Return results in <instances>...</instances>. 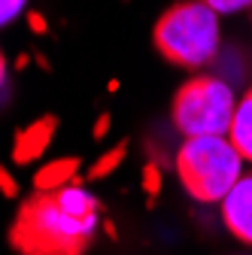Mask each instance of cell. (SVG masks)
<instances>
[{
  "mask_svg": "<svg viewBox=\"0 0 252 255\" xmlns=\"http://www.w3.org/2000/svg\"><path fill=\"white\" fill-rule=\"evenodd\" d=\"M101 201L76 182L37 188L21 201L9 228L18 255H85L101 228Z\"/></svg>",
  "mask_w": 252,
  "mask_h": 255,
  "instance_id": "6da1fadb",
  "label": "cell"
},
{
  "mask_svg": "<svg viewBox=\"0 0 252 255\" xmlns=\"http://www.w3.org/2000/svg\"><path fill=\"white\" fill-rule=\"evenodd\" d=\"M3 79H6V58L0 52V85H3Z\"/></svg>",
  "mask_w": 252,
  "mask_h": 255,
  "instance_id": "9a60e30c",
  "label": "cell"
},
{
  "mask_svg": "<svg viewBox=\"0 0 252 255\" xmlns=\"http://www.w3.org/2000/svg\"><path fill=\"white\" fill-rule=\"evenodd\" d=\"M234 91L219 76L188 79L173 98V125L182 137H216L228 134L234 122Z\"/></svg>",
  "mask_w": 252,
  "mask_h": 255,
  "instance_id": "277c9868",
  "label": "cell"
},
{
  "mask_svg": "<svg viewBox=\"0 0 252 255\" xmlns=\"http://www.w3.org/2000/svg\"><path fill=\"white\" fill-rule=\"evenodd\" d=\"M0 191H3V195L6 198H15L18 195V188H15V179L3 170V167H0Z\"/></svg>",
  "mask_w": 252,
  "mask_h": 255,
  "instance_id": "4fadbf2b",
  "label": "cell"
},
{
  "mask_svg": "<svg viewBox=\"0 0 252 255\" xmlns=\"http://www.w3.org/2000/svg\"><path fill=\"white\" fill-rule=\"evenodd\" d=\"M207 6H213L219 15H231V12H240V9H249L252 0H204Z\"/></svg>",
  "mask_w": 252,
  "mask_h": 255,
  "instance_id": "30bf717a",
  "label": "cell"
},
{
  "mask_svg": "<svg viewBox=\"0 0 252 255\" xmlns=\"http://www.w3.org/2000/svg\"><path fill=\"white\" fill-rule=\"evenodd\" d=\"M228 140L243 155V161H252V91L246 94V98L237 104V110H234V122H231Z\"/></svg>",
  "mask_w": 252,
  "mask_h": 255,
  "instance_id": "52a82bcc",
  "label": "cell"
},
{
  "mask_svg": "<svg viewBox=\"0 0 252 255\" xmlns=\"http://www.w3.org/2000/svg\"><path fill=\"white\" fill-rule=\"evenodd\" d=\"M125 149H128V146H116V149H110L107 155H101V161H94L91 164V170H88V179H104V176H110L122 161H125Z\"/></svg>",
  "mask_w": 252,
  "mask_h": 255,
  "instance_id": "9c48e42d",
  "label": "cell"
},
{
  "mask_svg": "<svg viewBox=\"0 0 252 255\" xmlns=\"http://www.w3.org/2000/svg\"><path fill=\"white\" fill-rule=\"evenodd\" d=\"M24 6H27V0H0V27L9 24L15 15H21Z\"/></svg>",
  "mask_w": 252,
  "mask_h": 255,
  "instance_id": "8fae6325",
  "label": "cell"
},
{
  "mask_svg": "<svg viewBox=\"0 0 252 255\" xmlns=\"http://www.w3.org/2000/svg\"><path fill=\"white\" fill-rule=\"evenodd\" d=\"M79 170V158H55L46 167H40L34 173V188H58V185H67L73 182Z\"/></svg>",
  "mask_w": 252,
  "mask_h": 255,
  "instance_id": "ba28073f",
  "label": "cell"
},
{
  "mask_svg": "<svg viewBox=\"0 0 252 255\" xmlns=\"http://www.w3.org/2000/svg\"><path fill=\"white\" fill-rule=\"evenodd\" d=\"M222 222L240 243L252 246V173L240 176L222 198Z\"/></svg>",
  "mask_w": 252,
  "mask_h": 255,
  "instance_id": "5b68a950",
  "label": "cell"
},
{
  "mask_svg": "<svg viewBox=\"0 0 252 255\" xmlns=\"http://www.w3.org/2000/svg\"><path fill=\"white\" fill-rule=\"evenodd\" d=\"M152 40L164 61L185 70H198L219 52V12L204 0H179L164 9Z\"/></svg>",
  "mask_w": 252,
  "mask_h": 255,
  "instance_id": "7a4b0ae2",
  "label": "cell"
},
{
  "mask_svg": "<svg viewBox=\"0 0 252 255\" xmlns=\"http://www.w3.org/2000/svg\"><path fill=\"white\" fill-rule=\"evenodd\" d=\"M143 185H146L149 195H155V191H158V185H161V173H158V167H155V164H149V167L143 170Z\"/></svg>",
  "mask_w": 252,
  "mask_h": 255,
  "instance_id": "7c38bea8",
  "label": "cell"
},
{
  "mask_svg": "<svg viewBox=\"0 0 252 255\" xmlns=\"http://www.w3.org/2000/svg\"><path fill=\"white\" fill-rule=\"evenodd\" d=\"M243 155L234 149L228 134L185 137L176 152V173L182 188L201 204H222L231 185L240 179Z\"/></svg>",
  "mask_w": 252,
  "mask_h": 255,
  "instance_id": "3957f363",
  "label": "cell"
},
{
  "mask_svg": "<svg viewBox=\"0 0 252 255\" xmlns=\"http://www.w3.org/2000/svg\"><path fill=\"white\" fill-rule=\"evenodd\" d=\"M107 128H110V119L104 116V119L98 122V128H94V137H104V134H107Z\"/></svg>",
  "mask_w": 252,
  "mask_h": 255,
  "instance_id": "5bb4252c",
  "label": "cell"
},
{
  "mask_svg": "<svg viewBox=\"0 0 252 255\" xmlns=\"http://www.w3.org/2000/svg\"><path fill=\"white\" fill-rule=\"evenodd\" d=\"M55 131H58V119H55V116H43V119H37L34 125H27L24 131L15 134V143H12V161H18V164L37 161V158L49 149Z\"/></svg>",
  "mask_w": 252,
  "mask_h": 255,
  "instance_id": "8992f818",
  "label": "cell"
}]
</instances>
